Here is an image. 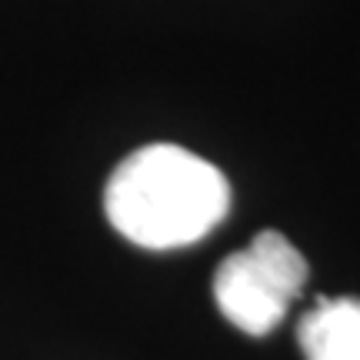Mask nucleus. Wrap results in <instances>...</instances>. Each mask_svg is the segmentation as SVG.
Returning <instances> with one entry per match:
<instances>
[{
    "label": "nucleus",
    "mask_w": 360,
    "mask_h": 360,
    "mask_svg": "<svg viewBox=\"0 0 360 360\" xmlns=\"http://www.w3.org/2000/svg\"><path fill=\"white\" fill-rule=\"evenodd\" d=\"M103 210L120 237L147 250L197 244L231 210V184L177 143H147L107 180Z\"/></svg>",
    "instance_id": "1"
},
{
    "label": "nucleus",
    "mask_w": 360,
    "mask_h": 360,
    "mask_svg": "<svg viewBox=\"0 0 360 360\" xmlns=\"http://www.w3.org/2000/svg\"><path fill=\"white\" fill-rule=\"evenodd\" d=\"M307 283V260L283 233L260 231L214 274L220 314L250 337L270 334Z\"/></svg>",
    "instance_id": "2"
},
{
    "label": "nucleus",
    "mask_w": 360,
    "mask_h": 360,
    "mask_svg": "<svg viewBox=\"0 0 360 360\" xmlns=\"http://www.w3.org/2000/svg\"><path fill=\"white\" fill-rule=\"evenodd\" d=\"M297 344L307 360H360V300L317 297L297 323Z\"/></svg>",
    "instance_id": "3"
}]
</instances>
